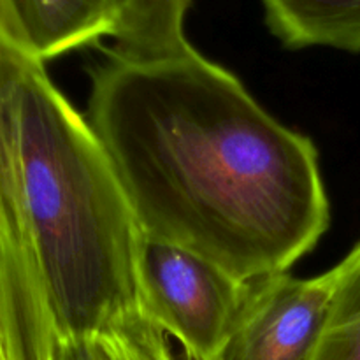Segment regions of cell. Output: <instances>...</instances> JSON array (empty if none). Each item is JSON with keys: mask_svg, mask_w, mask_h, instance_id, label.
<instances>
[{"mask_svg": "<svg viewBox=\"0 0 360 360\" xmlns=\"http://www.w3.org/2000/svg\"><path fill=\"white\" fill-rule=\"evenodd\" d=\"M132 0H109V6H111V13H112V32H115L116 23L120 21V18L123 16V13L127 11V7L130 6ZM112 35V34H111Z\"/></svg>", "mask_w": 360, "mask_h": 360, "instance_id": "cell-12", "label": "cell"}, {"mask_svg": "<svg viewBox=\"0 0 360 360\" xmlns=\"http://www.w3.org/2000/svg\"><path fill=\"white\" fill-rule=\"evenodd\" d=\"M334 283V269L313 278L278 273L252 280L218 360H308L326 323Z\"/></svg>", "mask_w": 360, "mask_h": 360, "instance_id": "cell-5", "label": "cell"}, {"mask_svg": "<svg viewBox=\"0 0 360 360\" xmlns=\"http://www.w3.org/2000/svg\"><path fill=\"white\" fill-rule=\"evenodd\" d=\"M111 360H176L164 330L141 311L129 313L97 334Z\"/></svg>", "mask_w": 360, "mask_h": 360, "instance_id": "cell-10", "label": "cell"}, {"mask_svg": "<svg viewBox=\"0 0 360 360\" xmlns=\"http://www.w3.org/2000/svg\"><path fill=\"white\" fill-rule=\"evenodd\" d=\"M250 285L204 257L143 234L137 255L139 311L174 338L188 360L220 359Z\"/></svg>", "mask_w": 360, "mask_h": 360, "instance_id": "cell-3", "label": "cell"}, {"mask_svg": "<svg viewBox=\"0 0 360 360\" xmlns=\"http://www.w3.org/2000/svg\"><path fill=\"white\" fill-rule=\"evenodd\" d=\"M269 30L287 48L360 51V0H262Z\"/></svg>", "mask_w": 360, "mask_h": 360, "instance_id": "cell-7", "label": "cell"}, {"mask_svg": "<svg viewBox=\"0 0 360 360\" xmlns=\"http://www.w3.org/2000/svg\"><path fill=\"white\" fill-rule=\"evenodd\" d=\"M18 48L0 0V338L7 360H51L60 340L28 238L14 151L9 76Z\"/></svg>", "mask_w": 360, "mask_h": 360, "instance_id": "cell-4", "label": "cell"}, {"mask_svg": "<svg viewBox=\"0 0 360 360\" xmlns=\"http://www.w3.org/2000/svg\"><path fill=\"white\" fill-rule=\"evenodd\" d=\"M104 53L86 120L144 236L246 281L287 273L315 248L330 207L309 137L193 46L160 58Z\"/></svg>", "mask_w": 360, "mask_h": 360, "instance_id": "cell-1", "label": "cell"}, {"mask_svg": "<svg viewBox=\"0 0 360 360\" xmlns=\"http://www.w3.org/2000/svg\"><path fill=\"white\" fill-rule=\"evenodd\" d=\"M192 0H132L116 23L111 51L129 58H160L188 51L185 18Z\"/></svg>", "mask_w": 360, "mask_h": 360, "instance_id": "cell-8", "label": "cell"}, {"mask_svg": "<svg viewBox=\"0 0 360 360\" xmlns=\"http://www.w3.org/2000/svg\"><path fill=\"white\" fill-rule=\"evenodd\" d=\"M0 360H7V359H6V352H4V345H2V338H0Z\"/></svg>", "mask_w": 360, "mask_h": 360, "instance_id": "cell-13", "label": "cell"}, {"mask_svg": "<svg viewBox=\"0 0 360 360\" xmlns=\"http://www.w3.org/2000/svg\"><path fill=\"white\" fill-rule=\"evenodd\" d=\"M51 360H111L97 336L63 338L56 343Z\"/></svg>", "mask_w": 360, "mask_h": 360, "instance_id": "cell-11", "label": "cell"}, {"mask_svg": "<svg viewBox=\"0 0 360 360\" xmlns=\"http://www.w3.org/2000/svg\"><path fill=\"white\" fill-rule=\"evenodd\" d=\"M7 30L32 58L48 62L111 37L109 0H2Z\"/></svg>", "mask_w": 360, "mask_h": 360, "instance_id": "cell-6", "label": "cell"}, {"mask_svg": "<svg viewBox=\"0 0 360 360\" xmlns=\"http://www.w3.org/2000/svg\"><path fill=\"white\" fill-rule=\"evenodd\" d=\"M11 112L21 204L58 340L97 336L139 311L143 239L118 174L44 63L18 48Z\"/></svg>", "mask_w": 360, "mask_h": 360, "instance_id": "cell-2", "label": "cell"}, {"mask_svg": "<svg viewBox=\"0 0 360 360\" xmlns=\"http://www.w3.org/2000/svg\"><path fill=\"white\" fill-rule=\"evenodd\" d=\"M333 269L329 313L308 360H360V243Z\"/></svg>", "mask_w": 360, "mask_h": 360, "instance_id": "cell-9", "label": "cell"}]
</instances>
